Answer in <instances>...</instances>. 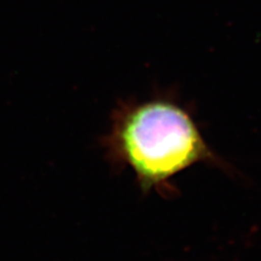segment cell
Instances as JSON below:
<instances>
[{
	"mask_svg": "<svg viewBox=\"0 0 261 261\" xmlns=\"http://www.w3.org/2000/svg\"><path fill=\"white\" fill-rule=\"evenodd\" d=\"M110 141L147 186L210 156L191 114L166 97L122 105Z\"/></svg>",
	"mask_w": 261,
	"mask_h": 261,
	"instance_id": "obj_1",
	"label": "cell"
}]
</instances>
